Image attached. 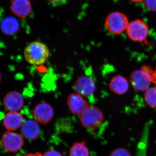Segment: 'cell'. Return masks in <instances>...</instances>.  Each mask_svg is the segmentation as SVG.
<instances>
[{
  "label": "cell",
  "mask_w": 156,
  "mask_h": 156,
  "mask_svg": "<svg viewBox=\"0 0 156 156\" xmlns=\"http://www.w3.org/2000/svg\"><path fill=\"white\" fill-rule=\"evenodd\" d=\"M20 131L23 136L26 139L34 140L38 137L41 130L37 122L29 120L23 123Z\"/></svg>",
  "instance_id": "13"
},
{
  "label": "cell",
  "mask_w": 156,
  "mask_h": 156,
  "mask_svg": "<svg viewBox=\"0 0 156 156\" xmlns=\"http://www.w3.org/2000/svg\"><path fill=\"white\" fill-rule=\"evenodd\" d=\"M129 83L135 90L144 92L152 84L151 66H143L139 69L132 72L130 75Z\"/></svg>",
  "instance_id": "2"
},
{
  "label": "cell",
  "mask_w": 156,
  "mask_h": 156,
  "mask_svg": "<svg viewBox=\"0 0 156 156\" xmlns=\"http://www.w3.org/2000/svg\"><path fill=\"white\" fill-rule=\"evenodd\" d=\"M110 156H132L129 151L122 147L117 148L112 151Z\"/></svg>",
  "instance_id": "18"
},
{
  "label": "cell",
  "mask_w": 156,
  "mask_h": 156,
  "mask_svg": "<svg viewBox=\"0 0 156 156\" xmlns=\"http://www.w3.org/2000/svg\"><path fill=\"white\" fill-rule=\"evenodd\" d=\"M43 156H63L60 153L55 150L47 151L44 154Z\"/></svg>",
  "instance_id": "20"
},
{
  "label": "cell",
  "mask_w": 156,
  "mask_h": 156,
  "mask_svg": "<svg viewBox=\"0 0 156 156\" xmlns=\"http://www.w3.org/2000/svg\"><path fill=\"white\" fill-rule=\"evenodd\" d=\"M144 98L147 104L151 108H156V87H150L144 91Z\"/></svg>",
  "instance_id": "16"
},
{
  "label": "cell",
  "mask_w": 156,
  "mask_h": 156,
  "mask_svg": "<svg viewBox=\"0 0 156 156\" xmlns=\"http://www.w3.org/2000/svg\"><path fill=\"white\" fill-rule=\"evenodd\" d=\"M50 54L49 48L47 45L39 41L30 43L24 50L25 60L32 65L44 64L48 61Z\"/></svg>",
  "instance_id": "1"
},
{
  "label": "cell",
  "mask_w": 156,
  "mask_h": 156,
  "mask_svg": "<svg viewBox=\"0 0 156 156\" xmlns=\"http://www.w3.org/2000/svg\"><path fill=\"white\" fill-rule=\"evenodd\" d=\"M1 143L4 149L9 153L19 151L24 144L20 134L11 131H7L3 134Z\"/></svg>",
  "instance_id": "6"
},
{
  "label": "cell",
  "mask_w": 156,
  "mask_h": 156,
  "mask_svg": "<svg viewBox=\"0 0 156 156\" xmlns=\"http://www.w3.org/2000/svg\"><path fill=\"white\" fill-rule=\"evenodd\" d=\"M35 120L38 123L46 125L53 119L54 111L52 106L47 102H44L37 105L34 110Z\"/></svg>",
  "instance_id": "8"
},
{
  "label": "cell",
  "mask_w": 156,
  "mask_h": 156,
  "mask_svg": "<svg viewBox=\"0 0 156 156\" xmlns=\"http://www.w3.org/2000/svg\"><path fill=\"white\" fill-rule=\"evenodd\" d=\"M129 21L126 14L115 11L109 14L105 20V25L109 32L120 35L126 30Z\"/></svg>",
  "instance_id": "4"
},
{
  "label": "cell",
  "mask_w": 156,
  "mask_h": 156,
  "mask_svg": "<svg viewBox=\"0 0 156 156\" xmlns=\"http://www.w3.org/2000/svg\"><path fill=\"white\" fill-rule=\"evenodd\" d=\"M69 156H89V149L86 142L74 143L70 149Z\"/></svg>",
  "instance_id": "15"
},
{
  "label": "cell",
  "mask_w": 156,
  "mask_h": 156,
  "mask_svg": "<svg viewBox=\"0 0 156 156\" xmlns=\"http://www.w3.org/2000/svg\"><path fill=\"white\" fill-rule=\"evenodd\" d=\"M126 32L128 38L132 41L147 44L149 28L144 20L135 19L129 22Z\"/></svg>",
  "instance_id": "3"
},
{
  "label": "cell",
  "mask_w": 156,
  "mask_h": 156,
  "mask_svg": "<svg viewBox=\"0 0 156 156\" xmlns=\"http://www.w3.org/2000/svg\"><path fill=\"white\" fill-rule=\"evenodd\" d=\"M144 5L148 10L156 12V0H144Z\"/></svg>",
  "instance_id": "19"
},
{
  "label": "cell",
  "mask_w": 156,
  "mask_h": 156,
  "mask_svg": "<svg viewBox=\"0 0 156 156\" xmlns=\"http://www.w3.org/2000/svg\"><path fill=\"white\" fill-rule=\"evenodd\" d=\"M48 2L55 5H59L66 2V0H48Z\"/></svg>",
  "instance_id": "21"
},
{
  "label": "cell",
  "mask_w": 156,
  "mask_h": 156,
  "mask_svg": "<svg viewBox=\"0 0 156 156\" xmlns=\"http://www.w3.org/2000/svg\"><path fill=\"white\" fill-rule=\"evenodd\" d=\"M75 92L83 97H89L96 91L95 81L87 76L79 77L75 81L73 86Z\"/></svg>",
  "instance_id": "7"
},
{
  "label": "cell",
  "mask_w": 156,
  "mask_h": 156,
  "mask_svg": "<svg viewBox=\"0 0 156 156\" xmlns=\"http://www.w3.org/2000/svg\"><path fill=\"white\" fill-rule=\"evenodd\" d=\"M2 74H1V73H0V84H1V82H2Z\"/></svg>",
  "instance_id": "24"
},
{
  "label": "cell",
  "mask_w": 156,
  "mask_h": 156,
  "mask_svg": "<svg viewBox=\"0 0 156 156\" xmlns=\"http://www.w3.org/2000/svg\"><path fill=\"white\" fill-rule=\"evenodd\" d=\"M12 11L17 16L25 17L30 14L31 5L30 0H12L11 4Z\"/></svg>",
  "instance_id": "14"
},
{
  "label": "cell",
  "mask_w": 156,
  "mask_h": 156,
  "mask_svg": "<svg viewBox=\"0 0 156 156\" xmlns=\"http://www.w3.org/2000/svg\"><path fill=\"white\" fill-rule=\"evenodd\" d=\"M130 1L134 3H138L144 2V0H130Z\"/></svg>",
  "instance_id": "23"
},
{
  "label": "cell",
  "mask_w": 156,
  "mask_h": 156,
  "mask_svg": "<svg viewBox=\"0 0 156 156\" xmlns=\"http://www.w3.org/2000/svg\"><path fill=\"white\" fill-rule=\"evenodd\" d=\"M23 156H43V155L40 153L37 152L36 153L27 154Z\"/></svg>",
  "instance_id": "22"
},
{
  "label": "cell",
  "mask_w": 156,
  "mask_h": 156,
  "mask_svg": "<svg viewBox=\"0 0 156 156\" xmlns=\"http://www.w3.org/2000/svg\"><path fill=\"white\" fill-rule=\"evenodd\" d=\"M67 104L70 111L76 115H81L90 107L83 96L76 93H71L69 95Z\"/></svg>",
  "instance_id": "9"
},
{
  "label": "cell",
  "mask_w": 156,
  "mask_h": 156,
  "mask_svg": "<svg viewBox=\"0 0 156 156\" xmlns=\"http://www.w3.org/2000/svg\"><path fill=\"white\" fill-rule=\"evenodd\" d=\"M22 115L17 112H10L6 114L3 120L5 128L9 131L17 130L24 122Z\"/></svg>",
  "instance_id": "12"
},
{
  "label": "cell",
  "mask_w": 156,
  "mask_h": 156,
  "mask_svg": "<svg viewBox=\"0 0 156 156\" xmlns=\"http://www.w3.org/2000/svg\"><path fill=\"white\" fill-rule=\"evenodd\" d=\"M17 23L16 20L9 18L5 20L2 24L3 31L8 34H14L17 29Z\"/></svg>",
  "instance_id": "17"
},
{
  "label": "cell",
  "mask_w": 156,
  "mask_h": 156,
  "mask_svg": "<svg viewBox=\"0 0 156 156\" xmlns=\"http://www.w3.org/2000/svg\"><path fill=\"white\" fill-rule=\"evenodd\" d=\"M80 121L84 128L95 130L102 125L105 119L103 113L98 108L90 106L81 115Z\"/></svg>",
  "instance_id": "5"
},
{
  "label": "cell",
  "mask_w": 156,
  "mask_h": 156,
  "mask_svg": "<svg viewBox=\"0 0 156 156\" xmlns=\"http://www.w3.org/2000/svg\"><path fill=\"white\" fill-rule=\"evenodd\" d=\"M5 107L10 112H17L23 106L24 100L22 95L16 91L9 92L4 98Z\"/></svg>",
  "instance_id": "10"
},
{
  "label": "cell",
  "mask_w": 156,
  "mask_h": 156,
  "mask_svg": "<svg viewBox=\"0 0 156 156\" xmlns=\"http://www.w3.org/2000/svg\"><path fill=\"white\" fill-rule=\"evenodd\" d=\"M108 86L110 90L115 94L123 95L128 91L129 82L124 76L117 75L112 78Z\"/></svg>",
  "instance_id": "11"
}]
</instances>
